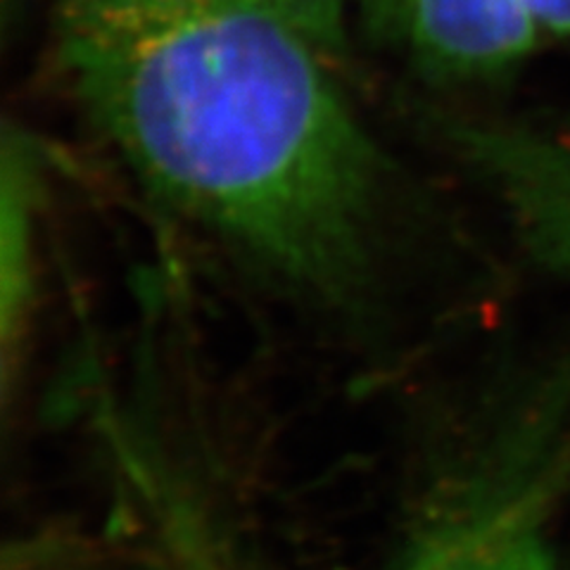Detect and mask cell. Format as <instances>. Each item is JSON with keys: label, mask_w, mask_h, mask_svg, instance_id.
Returning <instances> with one entry per match:
<instances>
[{"label": "cell", "mask_w": 570, "mask_h": 570, "mask_svg": "<svg viewBox=\"0 0 570 570\" xmlns=\"http://www.w3.org/2000/svg\"><path fill=\"white\" fill-rule=\"evenodd\" d=\"M69 94L176 226L288 293L376 288L423 203L264 0H58Z\"/></svg>", "instance_id": "obj_1"}, {"label": "cell", "mask_w": 570, "mask_h": 570, "mask_svg": "<svg viewBox=\"0 0 570 570\" xmlns=\"http://www.w3.org/2000/svg\"><path fill=\"white\" fill-rule=\"evenodd\" d=\"M448 134L499 193L532 255L570 272V131L452 124Z\"/></svg>", "instance_id": "obj_2"}, {"label": "cell", "mask_w": 570, "mask_h": 570, "mask_svg": "<svg viewBox=\"0 0 570 570\" xmlns=\"http://www.w3.org/2000/svg\"><path fill=\"white\" fill-rule=\"evenodd\" d=\"M404 41L435 79L494 77L540 39L523 0H397Z\"/></svg>", "instance_id": "obj_3"}, {"label": "cell", "mask_w": 570, "mask_h": 570, "mask_svg": "<svg viewBox=\"0 0 570 570\" xmlns=\"http://www.w3.org/2000/svg\"><path fill=\"white\" fill-rule=\"evenodd\" d=\"M400 570H561L532 515L499 509L456 523Z\"/></svg>", "instance_id": "obj_4"}, {"label": "cell", "mask_w": 570, "mask_h": 570, "mask_svg": "<svg viewBox=\"0 0 570 570\" xmlns=\"http://www.w3.org/2000/svg\"><path fill=\"white\" fill-rule=\"evenodd\" d=\"M31 155L20 136H6L3 219H0V324H3L6 373L22 341L31 295Z\"/></svg>", "instance_id": "obj_5"}, {"label": "cell", "mask_w": 570, "mask_h": 570, "mask_svg": "<svg viewBox=\"0 0 570 570\" xmlns=\"http://www.w3.org/2000/svg\"><path fill=\"white\" fill-rule=\"evenodd\" d=\"M305 29L321 48H337L343 39V3L345 0H264Z\"/></svg>", "instance_id": "obj_6"}, {"label": "cell", "mask_w": 570, "mask_h": 570, "mask_svg": "<svg viewBox=\"0 0 570 570\" xmlns=\"http://www.w3.org/2000/svg\"><path fill=\"white\" fill-rule=\"evenodd\" d=\"M542 33L570 36V0H523Z\"/></svg>", "instance_id": "obj_7"}]
</instances>
